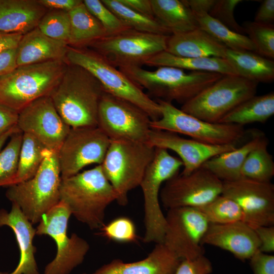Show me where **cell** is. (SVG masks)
Here are the masks:
<instances>
[{"label": "cell", "instance_id": "cell-1", "mask_svg": "<svg viewBox=\"0 0 274 274\" xmlns=\"http://www.w3.org/2000/svg\"><path fill=\"white\" fill-rule=\"evenodd\" d=\"M105 93L98 80L85 68L68 63L50 96L71 128L97 127L99 102Z\"/></svg>", "mask_w": 274, "mask_h": 274}, {"label": "cell", "instance_id": "cell-2", "mask_svg": "<svg viewBox=\"0 0 274 274\" xmlns=\"http://www.w3.org/2000/svg\"><path fill=\"white\" fill-rule=\"evenodd\" d=\"M59 194L60 201L66 204L72 215L91 229L103 227L106 210L117 199L100 164L61 179Z\"/></svg>", "mask_w": 274, "mask_h": 274}, {"label": "cell", "instance_id": "cell-3", "mask_svg": "<svg viewBox=\"0 0 274 274\" xmlns=\"http://www.w3.org/2000/svg\"><path fill=\"white\" fill-rule=\"evenodd\" d=\"M68 63L54 60L18 66L0 78V105L20 111L33 101L50 96Z\"/></svg>", "mask_w": 274, "mask_h": 274}, {"label": "cell", "instance_id": "cell-4", "mask_svg": "<svg viewBox=\"0 0 274 274\" xmlns=\"http://www.w3.org/2000/svg\"><path fill=\"white\" fill-rule=\"evenodd\" d=\"M150 95L166 101L182 105L223 77L220 74L205 72L186 73L171 66H160L148 71L140 66L118 68Z\"/></svg>", "mask_w": 274, "mask_h": 274}, {"label": "cell", "instance_id": "cell-5", "mask_svg": "<svg viewBox=\"0 0 274 274\" xmlns=\"http://www.w3.org/2000/svg\"><path fill=\"white\" fill-rule=\"evenodd\" d=\"M65 61L88 71L98 80L105 92L138 106L152 121L160 118V108L156 100L96 51L86 47L68 46Z\"/></svg>", "mask_w": 274, "mask_h": 274}, {"label": "cell", "instance_id": "cell-6", "mask_svg": "<svg viewBox=\"0 0 274 274\" xmlns=\"http://www.w3.org/2000/svg\"><path fill=\"white\" fill-rule=\"evenodd\" d=\"M155 152V148L147 143L110 140L100 165L116 193L119 204H127L129 192L140 186Z\"/></svg>", "mask_w": 274, "mask_h": 274}, {"label": "cell", "instance_id": "cell-7", "mask_svg": "<svg viewBox=\"0 0 274 274\" xmlns=\"http://www.w3.org/2000/svg\"><path fill=\"white\" fill-rule=\"evenodd\" d=\"M61 174L57 152L47 149L39 170L30 179L11 185L7 198L16 204L32 224L60 201Z\"/></svg>", "mask_w": 274, "mask_h": 274}, {"label": "cell", "instance_id": "cell-8", "mask_svg": "<svg viewBox=\"0 0 274 274\" xmlns=\"http://www.w3.org/2000/svg\"><path fill=\"white\" fill-rule=\"evenodd\" d=\"M183 167L179 158L168 150L155 148L153 159L148 166L140 184L144 199L145 243H163L165 217L160 203L159 194L162 184L179 173Z\"/></svg>", "mask_w": 274, "mask_h": 274}, {"label": "cell", "instance_id": "cell-9", "mask_svg": "<svg viewBox=\"0 0 274 274\" xmlns=\"http://www.w3.org/2000/svg\"><path fill=\"white\" fill-rule=\"evenodd\" d=\"M258 85L237 75H224L180 109L203 121L218 123L239 104L256 95Z\"/></svg>", "mask_w": 274, "mask_h": 274}, {"label": "cell", "instance_id": "cell-10", "mask_svg": "<svg viewBox=\"0 0 274 274\" xmlns=\"http://www.w3.org/2000/svg\"><path fill=\"white\" fill-rule=\"evenodd\" d=\"M161 117L151 121V129L188 135L194 140L212 145H237L247 134L243 126L203 121L161 99Z\"/></svg>", "mask_w": 274, "mask_h": 274}, {"label": "cell", "instance_id": "cell-11", "mask_svg": "<svg viewBox=\"0 0 274 274\" xmlns=\"http://www.w3.org/2000/svg\"><path fill=\"white\" fill-rule=\"evenodd\" d=\"M71 215L68 207L60 201L43 215L39 222L36 234L50 236L57 245L56 255L46 266L44 274H70L83 262L89 250L88 242L77 234L68 236Z\"/></svg>", "mask_w": 274, "mask_h": 274}, {"label": "cell", "instance_id": "cell-12", "mask_svg": "<svg viewBox=\"0 0 274 274\" xmlns=\"http://www.w3.org/2000/svg\"><path fill=\"white\" fill-rule=\"evenodd\" d=\"M169 36L128 29L104 37L89 47L116 67H141L151 58L165 51Z\"/></svg>", "mask_w": 274, "mask_h": 274}, {"label": "cell", "instance_id": "cell-13", "mask_svg": "<svg viewBox=\"0 0 274 274\" xmlns=\"http://www.w3.org/2000/svg\"><path fill=\"white\" fill-rule=\"evenodd\" d=\"M151 120L135 105L105 92L99 102L97 127L110 140L147 143Z\"/></svg>", "mask_w": 274, "mask_h": 274}, {"label": "cell", "instance_id": "cell-14", "mask_svg": "<svg viewBox=\"0 0 274 274\" xmlns=\"http://www.w3.org/2000/svg\"><path fill=\"white\" fill-rule=\"evenodd\" d=\"M223 181L200 166L188 175L177 174L163 184L159 199L167 210L198 208L221 194Z\"/></svg>", "mask_w": 274, "mask_h": 274}, {"label": "cell", "instance_id": "cell-15", "mask_svg": "<svg viewBox=\"0 0 274 274\" xmlns=\"http://www.w3.org/2000/svg\"><path fill=\"white\" fill-rule=\"evenodd\" d=\"M110 143L98 127L71 128L57 152L61 179L77 174L89 165L101 164Z\"/></svg>", "mask_w": 274, "mask_h": 274}, {"label": "cell", "instance_id": "cell-16", "mask_svg": "<svg viewBox=\"0 0 274 274\" xmlns=\"http://www.w3.org/2000/svg\"><path fill=\"white\" fill-rule=\"evenodd\" d=\"M163 243L181 260L204 255L202 239L209 223L196 208L167 210Z\"/></svg>", "mask_w": 274, "mask_h": 274}, {"label": "cell", "instance_id": "cell-17", "mask_svg": "<svg viewBox=\"0 0 274 274\" xmlns=\"http://www.w3.org/2000/svg\"><path fill=\"white\" fill-rule=\"evenodd\" d=\"M221 195L234 200L244 214V222L252 228L273 226L274 185L245 178L223 181Z\"/></svg>", "mask_w": 274, "mask_h": 274}, {"label": "cell", "instance_id": "cell-18", "mask_svg": "<svg viewBox=\"0 0 274 274\" xmlns=\"http://www.w3.org/2000/svg\"><path fill=\"white\" fill-rule=\"evenodd\" d=\"M17 126L23 133L32 135L47 149L57 152L71 129L50 96L40 97L19 111Z\"/></svg>", "mask_w": 274, "mask_h": 274}, {"label": "cell", "instance_id": "cell-19", "mask_svg": "<svg viewBox=\"0 0 274 274\" xmlns=\"http://www.w3.org/2000/svg\"><path fill=\"white\" fill-rule=\"evenodd\" d=\"M147 143L154 148L172 150L183 163L181 174L188 175L209 159L236 148L235 144L212 145L187 139L170 131L151 129Z\"/></svg>", "mask_w": 274, "mask_h": 274}, {"label": "cell", "instance_id": "cell-20", "mask_svg": "<svg viewBox=\"0 0 274 274\" xmlns=\"http://www.w3.org/2000/svg\"><path fill=\"white\" fill-rule=\"evenodd\" d=\"M201 245L218 247L242 261L248 260L258 250L260 242L253 228L244 221L224 224H209Z\"/></svg>", "mask_w": 274, "mask_h": 274}, {"label": "cell", "instance_id": "cell-21", "mask_svg": "<svg viewBox=\"0 0 274 274\" xmlns=\"http://www.w3.org/2000/svg\"><path fill=\"white\" fill-rule=\"evenodd\" d=\"M181 261L163 243L156 244L142 260L127 263L114 259L91 274H174Z\"/></svg>", "mask_w": 274, "mask_h": 274}, {"label": "cell", "instance_id": "cell-22", "mask_svg": "<svg viewBox=\"0 0 274 274\" xmlns=\"http://www.w3.org/2000/svg\"><path fill=\"white\" fill-rule=\"evenodd\" d=\"M4 226L14 232L20 255L15 269L5 274H40L35 257L36 248L32 244L36 229L16 204L12 203L10 212L0 210V227Z\"/></svg>", "mask_w": 274, "mask_h": 274}, {"label": "cell", "instance_id": "cell-23", "mask_svg": "<svg viewBox=\"0 0 274 274\" xmlns=\"http://www.w3.org/2000/svg\"><path fill=\"white\" fill-rule=\"evenodd\" d=\"M46 13L38 0H0V32L25 35L38 27Z\"/></svg>", "mask_w": 274, "mask_h": 274}, {"label": "cell", "instance_id": "cell-24", "mask_svg": "<svg viewBox=\"0 0 274 274\" xmlns=\"http://www.w3.org/2000/svg\"><path fill=\"white\" fill-rule=\"evenodd\" d=\"M68 48L65 42L44 35L38 27L23 35L17 46V65L65 60Z\"/></svg>", "mask_w": 274, "mask_h": 274}, {"label": "cell", "instance_id": "cell-25", "mask_svg": "<svg viewBox=\"0 0 274 274\" xmlns=\"http://www.w3.org/2000/svg\"><path fill=\"white\" fill-rule=\"evenodd\" d=\"M227 48L199 28L168 36L165 51L185 57L225 58Z\"/></svg>", "mask_w": 274, "mask_h": 274}, {"label": "cell", "instance_id": "cell-26", "mask_svg": "<svg viewBox=\"0 0 274 274\" xmlns=\"http://www.w3.org/2000/svg\"><path fill=\"white\" fill-rule=\"evenodd\" d=\"M267 140L261 132L256 133L246 143L235 149L222 153L206 161L201 166L222 181H231L242 177L241 170L249 153Z\"/></svg>", "mask_w": 274, "mask_h": 274}, {"label": "cell", "instance_id": "cell-27", "mask_svg": "<svg viewBox=\"0 0 274 274\" xmlns=\"http://www.w3.org/2000/svg\"><path fill=\"white\" fill-rule=\"evenodd\" d=\"M236 75L257 83L274 80V62L254 52L226 49L225 58Z\"/></svg>", "mask_w": 274, "mask_h": 274}, {"label": "cell", "instance_id": "cell-28", "mask_svg": "<svg viewBox=\"0 0 274 274\" xmlns=\"http://www.w3.org/2000/svg\"><path fill=\"white\" fill-rule=\"evenodd\" d=\"M154 17L170 34L199 28L194 13L182 0H151Z\"/></svg>", "mask_w": 274, "mask_h": 274}, {"label": "cell", "instance_id": "cell-29", "mask_svg": "<svg viewBox=\"0 0 274 274\" xmlns=\"http://www.w3.org/2000/svg\"><path fill=\"white\" fill-rule=\"evenodd\" d=\"M150 66H171L191 72L216 73L222 75H237L228 61L218 57H185L161 52L147 60Z\"/></svg>", "mask_w": 274, "mask_h": 274}, {"label": "cell", "instance_id": "cell-30", "mask_svg": "<svg viewBox=\"0 0 274 274\" xmlns=\"http://www.w3.org/2000/svg\"><path fill=\"white\" fill-rule=\"evenodd\" d=\"M274 114V92L254 95L244 101L224 116L220 123L243 126L265 123Z\"/></svg>", "mask_w": 274, "mask_h": 274}, {"label": "cell", "instance_id": "cell-31", "mask_svg": "<svg viewBox=\"0 0 274 274\" xmlns=\"http://www.w3.org/2000/svg\"><path fill=\"white\" fill-rule=\"evenodd\" d=\"M71 30L69 44L76 48L89 46L107 36L100 23L88 11L83 2L68 12Z\"/></svg>", "mask_w": 274, "mask_h": 274}, {"label": "cell", "instance_id": "cell-32", "mask_svg": "<svg viewBox=\"0 0 274 274\" xmlns=\"http://www.w3.org/2000/svg\"><path fill=\"white\" fill-rule=\"evenodd\" d=\"M194 14L198 27L227 49L255 52L254 46L248 36L231 30L208 13Z\"/></svg>", "mask_w": 274, "mask_h": 274}, {"label": "cell", "instance_id": "cell-33", "mask_svg": "<svg viewBox=\"0 0 274 274\" xmlns=\"http://www.w3.org/2000/svg\"><path fill=\"white\" fill-rule=\"evenodd\" d=\"M47 149L32 135L23 133L14 184L28 180L35 176L44 160Z\"/></svg>", "mask_w": 274, "mask_h": 274}, {"label": "cell", "instance_id": "cell-34", "mask_svg": "<svg viewBox=\"0 0 274 274\" xmlns=\"http://www.w3.org/2000/svg\"><path fill=\"white\" fill-rule=\"evenodd\" d=\"M128 28L137 31L164 35L170 33L155 19L134 11L119 0H101Z\"/></svg>", "mask_w": 274, "mask_h": 274}, {"label": "cell", "instance_id": "cell-35", "mask_svg": "<svg viewBox=\"0 0 274 274\" xmlns=\"http://www.w3.org/2000/svg\"><path fill=\"white\" fill-rule=\"evenodd\" d=\"M268 145L267 140L249 153L241 168L242 177L259 182H271L274 176V161L267 150Z\"/></svg>", "mask_w": 274, "mask_h": 274}, {"label": "cell", "instance_id": "cell-36", "mask_svg": "<svg viewBox=\"0 0 274 274\" xmlns=\"http://www.w3.org/2000/svg\"><path fill=\"white\" fill-rule=\"evenodd\" d=\"M196 208L210 224L244 221V214L239 206L231 198L221 194L206 204Z\"/></svg>", "mask_w": 274, "mask_h": 274}, {"label": "cell", "instance_id": "cell-37", "mask_svg": "<svg viewBox=\"0 0 274 274\" xmlns=\"http://www.w3.org/2000/svg\"><path fill=\"white\" fill-rule=\"evenodd\" d=\"M22 138L21 131L14 133L0 151V187L15 184Z\"/></svg>", "mask_w": 274, "mask_h": 274}, {"label": "cell", "instance_id": "cell-38", "mask_svg": "<svg viewBox=\"0 0 274 274\" xmlns=\"http://www.w3.org/2000/svg\"><path fill=\"white\" fill-rule=\"evenodd\" d=\"M253 43L255 52L265 58H274V25L246 21L242 26Z\"/></svg>", "mask_w": 274, "mask_h": 274}, {"label": "cell", "instance_id": "cell-39", "mask_svg": "<svg viewBox=\"0 0 274 274\" xmlns=\"http://www.w3.org/2000/svg\"><path fill=\"white\" fill-rule=\"evenodd\" d=\"M37 27L48 37L69 44L71 23L68 12L51 10L43 17Z\"/></svg>", "mask_w": 274, "mask_h": 274}, {"label": "cell", "instance_id": "cell-40", "mask_svg": "<svg viewBox=\"0 0 274 274\" xmlns=\"http://www.w3.org/2000/svg\"><path fill=\"white\" fill-rule=\"evenodd\" d=\"M88 11L97 19L105 29L107 36L114 35L130 29L108 9L101 1L84 0Z\"/></svg>", "mask_w": 274, "mask_h": 274}, {"label": "cell", "instance_id": "cell-41", "mask_svg": "<svg viewBox=\"0 0 274 274\" xmlns=\"http://www.w3.org/2000/svg\"><path fill=\"white\" fill-rule=\"evenodd\" d=\"M101 234L110 239L128 243L136 241L137 234L135 225L128 218L121 217L116 218L100 229Z\"/></svg>", "mask_w": 274, "mask_h": 274}, {"label": "cell", "instance_id": "cell-42", "mask_svg": "<svg viewBox=\"0 0 274 274\" xmlns=\"http://www.w3.org/2000/svg\"><path fill=\"white\" fill-rule=\"evenodd\" d=\"M242 2V0H216L209 15L231 30L244 35L243 27L234 16L235 8Z\"/></svg>", "mask_w": 274, "mask_h": 274}, {"label": "cell", "instance_id": "cell-43", "mask_svg": "<svg viewBox=\"0 0 274 274\" xmlns=\"http://www.w3.org/2000/svg\"><path fill=\"white\" fill-rule=\"evenodd\" d=\"M213 266L204 255L195 259L182 260L174 274H210Z\"/></svg>", "mask_w": 274, "mask_h": 274}, {"label": "cell", "instance_id": "cell-44", "mask_svg": "<svg viewBox=\"0 0 274 274\" xmlns=\"http://www.w3.org/2000/svg\"><path fill=\"white\" fill-rule=\"evenodd\" d=\"M253 274H274V256L256 251L249 259Z\"/></svg>", "mask_w": 274, "mask_h": 274}, {"label": "cell", "instance_id": "cell-45", "mask_svg": "<svg viewBox=\"0 0 274 274\" xmlns=\"http://www.w3.org/2000/svg\"><path fill=\"white\" fill-rule=\"evenodd\" d=\"M260 242L259 250L263 253L274 252V226H260L254 228Z\"/></svg>", "mask_w": 274, "mask_h": 274}, {"label": "cell", "instance_id": "cell-46", "mask_svg": "<svg viewBox=\"0 0 274 274\" xmlns=\"http://www.w3.org/2000/svg\"><path fill=\"white\" fill-rule=\"evenodd\" d=\"M18 112L0 105V136L17 126Z\"/></svg>", "mask_w": 274, "mask_h": 274}, {"label": "cell", "instance_id": "cell-47", "mask_svg": "<svg viewBox=\"0 0 274 274\" xmlns=\"http://www.w3.org/2000/svg\"><path fill=\"white\" fill-rule=\"evenodd\" d=\"M254 21L263 24H273V0H264L261 3L255 14Z\"/></svg>", "mask_w": 274, "mask_h": 274}, {"label": "cell", "instance_id": "cell-48", "mask_svg": "<svg viewBox=\"0 0 274 274\" xmlns=\"http://www.w3.org/2000/svg\"><path fill=\"white\" fill-rule=\"evenodd\" d=\"M16 54L17 47L0 53V78L17 67Z\"/></svg>", "mask_w": 274, "mask_h": 274}, {"label": "cell", "instance_id": "cell-49", "mask_svg": "<svg viewBox=\"0 0 274 274\" xmlns=\"http://www.w3.org/2000/svg\"><path fill=\"white\" fill-rule=\"evenodd\" d=\"M46 9L69 12L81 4V0H38Z\"/></svg>", "mask_w": 274, "mask_h": 274}, {"label": "cell", "instance_id": "cell-50", "mask_svg": "<svg viewBox=\"0 0 274 274\" xmlns=\"http://www.w3.org/2000/svg\"><path fill=\"white\" fill-rule=\"evenodd\" d=\"M122 4L140 14L154 17L151 0H119Z\"/></svg>", "mask_w": 274, "mask_h": 274}, {"label": "cell", "instance_id": "cell-51", "mask_svg": "<svg viewBox=\"0 0 274 274\" xmlns=\"http://www.w3.org/2000/svg\"><path fill=\"white\" fill-rule=\"evenodd\" d=\"M194 13L209 14L216 0H182Z\"/></svg>", "mask_w": 274, "mask_h": 274}, {"label": "cell", "instance_id": "cell-52", "mask_svg": "<svg viewBox=\"0 0 274 274\" xmlns=\"http://www.w3.org/2000/svg\"><path fill=\"white\" fill-rule=\"evenodd\" d=\"M22 36L0 32V53L6 49L17 47Z\"/></svg>", "mask_w": 274, "mask_h": 274}, {"label": "cell", "instance_id": "cell-53", "mask_svg": "<svg viewBox=\"0 0 274 274\" xmlns=\"http://www.w3.org/2000/svg\"><path fill=\"white\" fill-rule=\"evenodd\" d=\"M20 131V130L17 127V126L12 129L11 130H9V131L7 132L5 134H4L3 135L0 136V151L2 150V149L4 148V146L6 143L7 141L10 138L12 135H13L14 133Z\"/></svg>", "mask_w": 274, "mask_h": 274}, {"label": "cell", "instance_id": "cell-54", "mask_svg": "<svg viewBox=\"0 0 274 274\" xmlns=\"http://www.w3.org/2000/svg\"><path fill=\"white\" fill-rule=\"evenodd\" d=\"M0 274H5V273H3L2 272L0 271Z\"/></svg>", "mask_w": 274, "mask_h": 274}]
</instances>
